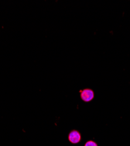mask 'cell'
Masks as SVG:
<instances>
[{"mask_svg": "<svg viewBox=\"0 0 130 146\" xmlns=\"http://www.w3.org/2000/svg\"><path fill=\"white\" fill-rule=\"evenodd\" d=\"M80 96L81 100L84 102H89L93 100L94 93L92 90L87 88L80 91Z\"/></svg>", "mask_w": 130, "mask_h": 146, "instance_id": "obj_1", "label": "cell"}, {"mask_svg": "<svg viewBox=\"0 0 130 146\" xmlns=\"http://www.w3.org/2000/svg\"><path fill=\"white\" fill-rule=\"evenodd\" d=\"M81 139V135L79 131L73 130L71 131L68 135L69 141L72 144H77L79 143Z\"/></svg>", "mask_w": 130, "mask_h": 146, "instance_id": "obj_2", "label": "cell"}, {"mask_svg": "<svg viewBox=\"0 0 130 146\" xmlns=\"http://www.w3.org/2000/svg\"><path fill=\"white\" fill-rule=\"evenodd\" d=\"M85 146H98V145L97 144V143L96 142H94V141L90 140L86 143Z\"/></svg>", "mask_w": 130, "mask_h": 146, "instance_id": "obj_3", "label": "cell"}]
</instances>
